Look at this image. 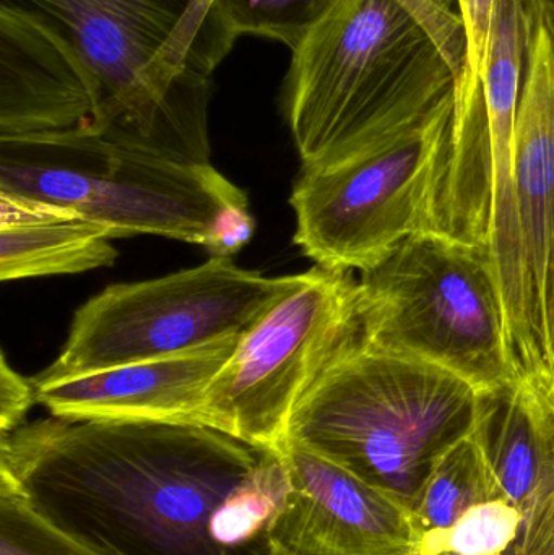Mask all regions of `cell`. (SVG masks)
<instances>
[{
    "mask_svg": "<svg viewBox=\"0 0 554 555\" xmlns=\"http://www.w3.org/2000/svg\"><path fill=\"white\" fill-rule=\"evenodd\" d=\"M256 220L249 205H233L224 208L208 234L205 250L215 259H233L253 237Z\"/></svg>",
    "mask_w": 554,
    "mask_h": 555,
    "instance_id": "cell-22",
    "label": "cell"
},
{
    "mask_svg": "<svg viewBox=\"0 0 554 555\" xmlns=\"http://www.w3.org/2000/svg\"><path fill=\"white\" fill-rule=\"evenodd\" d=\"M472 436L519 517L514 555H554V403L514 380L478 393Z\"/></svg>",
    "mask_w": 554,
    "mask_h": 555,
    "instance_id": "cell-14",
    "label": "cell"
},
{
    "mask_svg": "<svg viewBox=\"0 0 554 555\" xmlns=\"http://www.w3.org/2000/svg\"><path fill=\"white\" fill-rule=\"evenodd\" d=\"M549 328H550V348H552V358H553V364H554V254H553L552 278H550Z\"/></svg>",
    "mask_w": 554,
    "mask_h": 555,
    "instance_id": "cell-24",
    "label": "cell"
},
{
    "mask_svg": "<svg viewBox=\"0 0 554 555\" xmlns=\"http://www.w3.org/2000/svg\"><path fill=\"white\" fill-rule=\"evenodd\" d=\"M465 29V70L455 83V93H471L481 83L488 41L497 0H455Z\"/></svg>",
    "mask_w": 554,
    "mask_h": 555,
    "instance_id": "cell-20",
    "label": "cell"
},
{
    "mask_svg": "<svg viewBox=\"0 0 554 555\" xmlns=\"http://www.w3.org/2000/svg\"><path fill=\"white\" fill-rule=\"evenodd\" d=\"M516 184L529 280L530 325L543 390L554 401L549 294L554 254V9L532 0L529 51L517 107Z\"/></svg>",
    "mask_w": 554,
    "mask_h": 555,
    "instance_id": "cell-11",
    "label": "cell"
},
{
    "mask_svg": "<svg viewBox=\"0 0 554 555\" xmlns=\"http://www.w3.org/2000/svg\"><path fill=\"white\" fill-rule=\"evenodd\" d=\"M113 231L57 205L0 192V280L113 267Z\"/></svg>",
    "mask_w": 554,
    "mask_h": 555,
    "instance_id": "cell-15",
    "label": "cell"
},
{
    "mask_svg": "<svg viewBox=\"0 0 554 555\" xmlns=\"http://www.w3.org/2000/svg\"><path fill=\"white\" fill-rule=\"evenodd\" d=\"M237 339L240 335H234L169 358L61 380H35L38 403L62 420L207 427L205 393Z\"/></svg>",
    "mask_w": 554,
    "mask_h": 555,
    "instance_id": "cell-13",
    "label": "cell"
},
{
    "mask_svg": "<svg viewBox=\"0 0 554 555\" xmlns=\"http://www.w3.org/2000/svg\"><path fill=\"white\" fill-rule=\"evenodd\" d=\"M363 343L468 382L517 380L503 297L487 253L445 233L403 240L358 280Z\"/></svg>",
    "mask_w": 554,
    "mask_h": 555,
    "instance_id": "cell-6",
    "label": "cell"
},
{
    "mask_svg": "<svg viewBox=\"0 0 554 555\" xmlns=\"http://www.w3.org/2000/svg\"><path fill=\"white\" fill-rule=\"evenodd\" d=\"M0 192L67 208L116 240L153 234L202 247L224 208L249 205L211 165L80 132L0 139Z\"/></svg>",
    "mask_w": 554,
    "mask_h": 555,
    "instance_id": "cell-5",
    "label": "cell"
},
{
    "mask_svg": "<svg viewBox=\"0 0 554 555\" xmlns=\"http://www.w3.org/2000/svg\"><path fill=\"white\" fill-rule=\"evenodd\" d=\"M54 26L103 94L100 132L210 165L211 75L237 36L205 0H0Z\"/></svg>",
    "mask_w": 554,
    "mask_h": 555,
    "instance_id": "cell-3",
    "label": "cell"
},
{
    "mask_svg": "<svg viewBox=\"0 0 554 555\" xmlns=\"http://www.w3.org/2000/svg\"><path fill=\"white\" fill-rule=\"evenodd\" d=\"M38 403L35 378L23 377L0 354V434L13 433L26 423V414Z\"/></svg>",
    "mask_w": 554,
    "mask_h": 555,
    "instance_id": "cell-21",
    "label": "cell"
},
{
    "mask_svg": "<svg viewBox=\"0 0 554 555\" xmlns=\"http://www.w3.org/2000/svg\"><path fill=\"white\" fill-rule=\"evenodd\" d=\"M103 94L74 46L38 15L0 5V139L100 132Z\"/></svg>",
    "mask_w": 554,
    "mask_h": 555,
    "instance_id": "cell-12",
    "label": "cell"
},
{
    "mask_svg": "<svg viewBox=\"0 0 554 555\" xmlns=\"http://www.w3.org/2000/svg\"><path fill=\"white\" fill-rule=\"evenodd\" d=\"M254 555H276V554L269 553V551H266L262 547V550L254 551ZM397 555H465V554L455 553V551L439 550V547L420 546L418 550L409 551V553L397 554Z\"/></svg>",
    "mask_w": 554,
    "mask_h": 555,
    "instance_id": "cell-23",
    "label": "cell"
},
{
    "mask_svg": "<svg viewBox=\"0 0 554 555\" xmlns=\"http://www.w3.org/2000/svg\"><path fill=\"white\" fill-rule=\"evenodd\" d=\"M0 555H114L52 520L15 489L0 488Z\"/></svg>",
    "mask_w": 554,
    "mask_h": 555,
    "instance_id": "cell-18",
    "label": "cell"
},
{
    "mask_svg": "<svg viewBox=\"0 0 554 555\" xmlns=\"http://www.w3.org/2000/svg\"><path fill=\"white\" fill-rule=\"evenodd\" d=\"M270 450L202 426L25 423L0 440V488L114 555H233L211 520Z\"/></svg>",
    "mask_w": 554,
    "mask_h": 555,
    "instance_id": "cell-1",
    "label": "cell"
},
{
    "mask_svg": "<svg viewBox=\"0 0 554 555\" xmlns=\"http://www.w3.org/2000/svg\"><path fill=\"white\" fill-rule=\"evenodd\" d=\"M500 501L490 466L471 434L436 463L412 514L425 538L445 533L475 508Z\"/></svg>",
    "mask_w": 554,
    "mask_h": 555,
    "instance_id": "cell-16",
    "label": "cell"
},
{
    "mask_svg": "<svg viewBox=\"0 0 554 555\" xmlns=\"http://www.w3.org/2000/svg\"><path fill=\"white\" fill-rule=\"evenodd\" d=\"M464 70V22L451 0H335L292 51L283 87L301 171L422 126Z\"/></svg>",
    "mask_w": 554,
    "mask_h": 555,
    "instance_id": "cell-2",
    "label": "cell"
},
{
    "mask_svg": "<svg viewBox=\"0 0 554 555\" xmlns=\"http://www.w3.org/2000/svg\"><path fill=\"white\" fill-rule=\"evenodd\" d=\"M452 116L454 91L422 126L386 145L334 168L301 171L289 195L293 243L322 269L361 273L413 234L442 233Z\"/></svg>",
    "mask_w": 554,
    "mask_h": 555,
    "instance_id": "cell-7",
    "label": "cell"
},
{
    "mask_svg": "<svg viewBox=\"0 0 554 555\" xmlns=\"http://www.w3.org/2000/svg\"><path fill=\"white\" fill-rule=\"evenodd\" d=\"M289 476L285 505L263 531L276 555H397L418 550L412 512L295 439L279 449Z\"/></svg>",
    "mask_w": 554,
    "mask_h": 555,
    "instance_id": "cell-10",
    "label": "cell"
},
{
    "mask_svg": "<svg viewBox=\"0 0 554 555\" xmlns=\"http://www.w3.org/2000/svg\"><path fill=\"white\" fill-rule=\"evenodd\" d=\"M305 273L266 276L215 259L155 280L107 286L75 312L57 359L36 382L169 358L241 335Z\"/></svg>",
    "mask_w": 554,
    "mask_h": 555,
    "instance_id": "cell-8",
    "label": "cell"
},
{
    "mask_svg": "<svg viewBox=\"0 0 554 555\" xmlns=\"http://www.w3.org/2000/svg\"><path fill=\"white\" fill-rule=\"evenodd\" d=\"M289 476L279 452H269L259 466L231 492L211 520L218 546L233 551L263 534L289 494Z\"/></svg>",
    "mask_w": 554,
    "mask_h": 555,
    "instance_id": "cell-17",
    "label": "cell"
},
{
    "mask_svg": "<svg viewBox=\"0 0 554 555\" xmlns=\"http://www.w3.org/2000/svg\"><path fill=\"white\" fill-rule=\"evenodd\" d=\"M358 280L314 266L237 339L205 393L207 427L279 452L299 404L363 338Z\"/></svg>",
    "mask_w": 554,
    "mask_h": 555,
    "instance_id": "cell-9",
    "label": "cell"
},
{
    "mask_svg": "<svg viewBox=\"0 0 554 555\" xmlns=\"http://www.w3.org/2000/svg\"><path fill=\"white\" fill-rule=\"evenodd\" d=\"M218 10L231 31L262 36L295 51L335 0H205Z\"/></svg>",
    "mask_w": 554,
    "mask_h": 555,
    "instance_id": "cell-19",
    "label": "cell"
},
{
    "mask_svg": "<svg viewBox=\"0 0 554 555\" xmlns=\"http://www.w3.org/2000/svg\"><path fill=\"white\" fill-rule=\"evenodd\" d=\"M478 391L451 372L363 338L319 378L288 437L413 512L436 463L477 421Z\"/></svg>",
    "mask_w": 554,
    "mask_h": 555,
    "instance_id": "cell-4",
    "label": "cell"
}]
</instances>
